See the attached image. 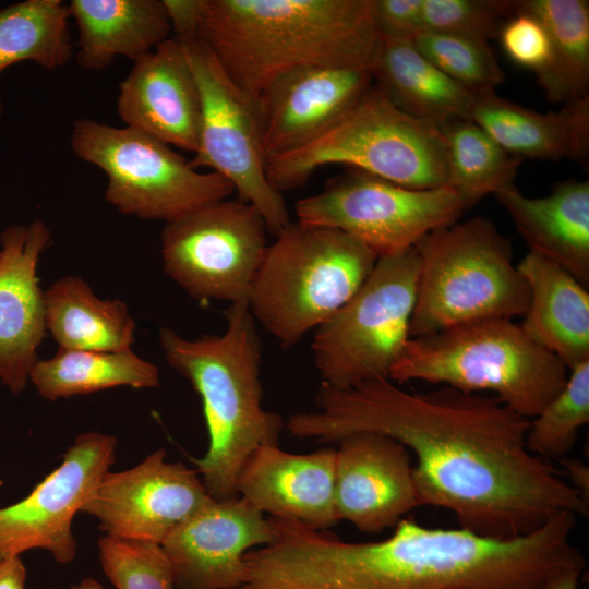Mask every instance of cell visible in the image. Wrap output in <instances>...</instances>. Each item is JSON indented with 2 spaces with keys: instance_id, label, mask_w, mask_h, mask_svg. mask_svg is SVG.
I'll return each mask as SVG.
<instances>
[{
  "instance_id": "cell-34",
  "label": "cell",
  "mask_w": 589,
  "mask_h": 589,
  "mask_svg": "<svg viewBox=\"0 0 589 589\" xmlns=\"http://www.w3.org/2000/svg\"><path fill=\"white\" fill-rule=\"evenodd\" d=\"M99 561L116 589H177L172 565L160 544L104 536Z\"/></svg>"
},
{
  "instance_id": "cell-17",
  "label": "cell",
  "mask_w": 589,
  "mask_h": 589,
  "mask_svg": "<svg viewBox=\"0 0 589 589\" xmlns=\"http://www.w3.org/2000/svg\"><path fill=\"white\" fill-rule=\"evenodd\" d=\"M336 449L335 508L338 520L359 531L394 528L418 506L410 452L388 436L362 432Z\"/></svg>"
},
{
  "instance_id": "cell-37",
  "label": "cell",
  "mask_w": 589,
  "mask_h": 589,
  "mask_svg": "<svg viewBox=\"0 0 589 589\" xmlns=\"http://www.w3.org/2000/svg\"><path fill=\"white\" fill-rule=\"evenodd\" d=\"M423 0H374V17L380 35L409 40L422 32Z\"/></svg>"
},
{
  "instance_id": "cell-12",
  "label": "cell",
  "mask_w": 589,
  "mask_h": 589,
  "mask_svg": "<svg viewBox=\"0 0 589 589\" xmlns=\"http://www.w3.org/2000/svg\"><path fill=\"white\" fill-rule=\"evenodd\" d=\"M469 209L452 188L409 189L362 170L330 179L296 203L297 221L341 230L378 257L402 252Z\"/></svg>"
},
{
  "instance_id": "cell-5",
  "label": "cell",
  "mask_w": 589,
  "mask_h": 589,
  "mask_svg": "<svg viewBox=\"0 0 589 589\" xmlns=\"http://www.w3.org/2000/svg\"><path fill=\"white\" fill-rule=\"evenodd\" d=\"M569 370L510 318L477 320L410 337L389 373L465 393L490 392L528 419L565 386Z\"/></svg>"
},
{
  "instance_id": "cell-4",
  "label": "cell",
  "mask_w": 589,
  "mask_h": 589,
  "mask_svg": "<svg viewBox=\"0 0 589 589\" xmlns=\"http://www.w3.org/2000/svg\"><path fill=\"white\" fill-rule=\"evenodd\" d=\"M226 330L187 339L168 327L159 342L168 364L184 376L202 400L207 450L192 458L209 496L238 497L240 471L253 452L279 444L283 418L262 405V344L248 303L230 304Z\"/></svg>"
},
{
  "instance_id": "cell-30",
  "label": "cell",
  "mask_w": 589,
  "mask_h": 589,
  "mask_svg": "<svg viewBox=\"0 0 589 589\" xmlns=\"http://www.w3.org/2000/svg\"><path fill=\"white\" fill-rule=\"evenodd\" d=\"M68 3L24 0L0 9V74L20 62L55 70L73 56ZM4 105L0 96V120Z\"/></svg>"
},
{
  "instance_id": "cell-40",
  "label": "cell",
  "mask_w": 589,
  "mask_h": 589,
  "mask_svg": "<svg viewBox=\"0 0 589 589\" xmlns=\"http://www.w3.org/2000/svg\"><path fill=\"white\" fill-rule=\"evenodd\" d=\"M584 570H569L552 579L544 589H577Z\"/></svg>"
},
{
  "instance_id": "cell-27",
  "label": "cell",
  "mask_w": 589,
  "mask_h": 589,
  "mask_svg": "<svg viewBox=\"0 0 589 589\" xmlns=\"http://www.w3.org/2000/svg\"><path fill=\"white\" fill-rule=\"evenodd\" d=\"M46 329L63 350L121 351L134 341L135 322L118 299H100L68 275L44 291Z\"/></svg>"
},
{
  "instance_id": "cell-2",
  "label": "cell",
  "mask_w": 589,
  "mask_h": 589,
  "mask_svg": "<svg viewBox=\"0 0 589 589\" xmlns=\"http://www.w3.org/2000/svg\"><path fill=\"white\" fill-rule=\"evenodd\" d=\"M562 512L528 534L492 538L402 518L387 538L349 542L321 532L300 562L298 589H544L586 560Z\"/></svg>"
},
{
  "instance_id": "cell-7",
  "label": "cell",
  "mask_w": 589,
  "mask_h": 589,
  "mask_svg": "<svg viewBox=\"0 0 589 589\" xmlns=\"http://www.w3.org/2000/svg\"><path fill=\"white\" fill-rule=\"evenodd\" d=\"M377 259L341 230L291 221L268 244L248 306L288 349L357 292Z\"/></svg>"
},
{
  "instance_id": "cell-29",
  "label": "cell",
  "mask_w": 589,
  "mask_h": 589,
  "mask_svg": "<svg viewBox=\"0 0 589 589\" xmlns=\"http://www.w3.org/2000/svg\"><path fill=\"white\" fill-rule=\"evenodd\" d=\"M512 9L534 16L548 32L552 62L539 82L548 99L564 104L589 96V2L515 0Z\"/></svg>"
},
{
  "instance_id": "cell-13",
  "label": "cell",
  "mask_w": 589,
  "mask_h": 589,
  "mask_svg": "<svg viewBox=\"0 0 589 589\" xmlns=\"http://www.w3.org/2000/svg\"><path fill=\"white\" fill-rule=\"evenodd\" d=\"M266 221L253 205L220 200L165 223V273L188 294L248 303L268 243Z\"/></svg>"
},
{
  "instance_id": "cell-8",
  "label": "cell",
  "mask_w": 589,
  "mask_h": 589,
  "mask_svg": "<svg viewBox=\"0 0 589 589\" xmlns=\"http://www.w3.org/2000/svg\"><path fill=\"white\" fill-rule=\"evenodd\" d=\"M418 279L409 336L491 317H522L526 279L495 225L473 217L435 229L416 244Z\"/></svg>"
},
{
  "instance_id": "cell-36",
  "label": "cell",
  "mask_w": 589,
  "mask_h": 589,
  "mask_svg": "<svg viewBox=\"0 0 589 589\" xmlns=\"http://www.w3.org/2000/svg\"><path fill=\"white\" fill-rule=\"evenodd\" d=\"M497 38L514 63L532 71L538 82L545 76L552 62V47L545 27L534 16L514 13Z\"/></svg>"
},
{
  "instance_id": "cell-38",
  "label": "cell",
  "mask_w": 589,
  "mask_h": 589,
  "mask_svg": "<svg viewBox=\"0 0 589 589\" xmlns=\"http://www.w3.org/2000/svg\"><path fill=\"white\" fill-rule=\"evenodd\" d=\"M567 482L578 492V494L588 502L589 500V468L584 460L579 458L565 457L560 460ZM565 477V478H566ZM589 503V502H588Z\"/></svg>"
},
{
  "instance_id": "cell-6",
  "label": "cell",
  "mask_w": 589,
  "mask_h": 589,
  "mask_svg": "<svg viewBox=\"0 0 589 589\" xmlns=\"http://www.w3.org/2000/svg\"><path fill=\"white\" fill-rule=\"evenodd\" d=\"M335 164L409 189L447 187L441 129L398 109L375 84L324 132L267 158L265 173L283 194L303 185L317 168Z\"/></svg>"
},
{
  "instance_id": "cell-14",
  "label": "cell",
  "mask_w": 589,
  "mask_h": 589,
  "mask_svg": "<svg viewBox=\"0 0 589 589\" xmlns=\"http://www.w3.org/2000/svg\"><path fill=\"white\" fill-rule=\"evenodd\" d=\"M117 440L100 432L79 434L60 465L21 501L0 507V561L41 549L62 564L76 555L75 515L116 459Z\"/></svg>"
},
{
  "instance_id": "cell-28",
  "label": "cell",
  "mask_w": 589,
  "mask_h": 589,
  "mask_svg": "<svg viewBox=\"0 0 589 589\" xmlns=\"http://www.w3.org/2000/svg\"><path fill=\"white\" fill-rule=\"evenodd\" d=\"M29 381L47 400L117 386L155 388L160 384L158 368L131 348L121 351L59 349L50 359L36 362Z\"/></svg>"
},
{
  "instance_id": "cell-1",
  "label": "cell",
  "mask_w": 589,
  "mask_h": 589,
  "mask_svg": "<svg viewBox=\"0 0 589 589\" xmlns=\"http://www.w3.org/2000/svg\"><path fill=\"white\" fill-rule=\"evenodd\" d=\"M315 404L285 422L292 436L329 444L370 432L398 441L416 458L418 506L452 512L460 528L513 538L562 512L588 514L564 473L527 447L530 419L493 395L445 385L412 393L383 378L347 388L321 383Z\"/></svg>"
},
{
  "instance_id": "cell-21",
  "label": "cell",
  "mask_w": 589,
  "mask_h": 589,
  "mask_svg": "<svg viewBox=\"0 0 589 589\" xmlns=\"http://www.w3.org/2000/svg\"><path fill=\"white\" fill-rule=\"evenodd\" d=\"M336 449L293 454L279 444L256 448L242 467L238 496L264 515L327 530L335 508Z\"/></svg>"
},
{
  "instance_id": "cell-24",
  "label": "cell",
  "mask_w": 589,
  "mask_h": 589,
  "mask_svg": "<svg viewBox=\"0 0 589 589\" xmlns=\"http://www.w3.org/2000/svg\"><path fill=\"white\" fill-rule=\"evenodd\" d=\"M529 304L520 326L568 369L589 361V292L570 274L529 251L517 265Z\"/></svg>"
},
{
  "instance_id": "cell-31",
  "label": "cell",
  "mask_w": 589,
  "mask_h": 589,
  "mask_svg": "<svg viewBox=\"0 0 589 589\" xmlns=\"http://www.w3.org/2000/svg\"><path fill=\"white\" fill-rule=\"evenodd\" d=\"M441 131L445 140L447 187L469 208L485 195L514 184L522 159L508 154L477 123L458 120Z\"/></svg>"
},
{
  "instance_id": "cell-16",
  "label": "cell",
  "mask_w": 589,
  "mask_h": 589,
  "mask_svg": "<svg viewBox=\"0 0 589 589\" xmlns=\"http://www.w3.org/2000/svg\"><path fill=\"white\" fill-rule=\"evenodd\" d=\"M271 517L242 497L212 500L161 543L177 589H233L244 576V555L274 541Z\"/></svg>"
},
{
  "instance_id": "cell-23",
  "label": "cell",
  "mask_w": 589,
  "mask_h": 589,
  "mask_svg": "<svg viewBox=\"0 0 589 589\" xmlns=\"http://www.w3.org/2000/svg\"><path fill=\"white\" fill-rule=\"evenodd\" d=\"M470 120L508 154L521 158L585 163L589 153V96L538 112L495 93L474 97Z\"/></svg>"
},
{
  "instance_id": "cell-15",
  "label": "cell",
  "mask_w": 589,
  "mask_h": 589,
  "mask_svg": "<svg viewBox=\"0 0 589 589\" xmlns=\"http://www.w3.org/2000/svg\"><path fill=\"white\" fill-rule=\"evenodd\" d=\"M212 500L195 470L158 449L130 469L108 471L81 512L106 536L161 545Z\"/></svg>"
},
{
  "instance_id": "cell-32",
  "label": "cell",
  "mask_w": 589,
  "mask_h": 589,
  "mask_svg": "<svg viewBox=\"0 0 589 589\" xmlns=\"http://www.w3.org/2000/svg\"><path fill=\"white\" fill-rule=\"evenodd\" d=\"M589 422V361L569 370L563 389L532 419L526 444L546 460H560L575 447L581 428Z\"/></svg>"
},
{
  "instance_id": "cell-41",
  "label": "cell",
  "mask_w": 589,
  "mask_h": 589,
  "mask_svg": "<svg viewBox=\"0 0 589 589\" xmlns=\"http://www.w3.org/2000/svg\"><path fill=\"white\" fill-rule=\"evenodd\" d=\"M74 589H101V588L94 580H87V581L82 582L80 586L75 587Z\"/></svg>"
},
{
  "instance_id": "cell-22",
  "label": "cell",
  "mask_w": 589,
  "mask_h": 589,
  "mask_svg": "<svg viewBox=\"0 0 589 589\" xmlns=\"http://www.w3.org/2000/svg\"><path fill=\"white\" fill-rule=\"evenodd\" d=\"M534 252L589 285V181L556 183L541 197L524 195L515 184L493 194Z\"/></svg>"
},
{
  "instance_id": "cell-11",
  "label": "cell",
  "mask_w": 589,
  "mask_h": 589,
  "mask_svg": "<svg viewBox=\"0 0 589 589\" xmlns=\"http://www.w3.org/2000/svg\"><path fill=\"white\" fill-rule=\"evenodd\" d=\"M173 36L184 48L201 98L199 143L190 166L228 180L238 199L256 207L276 236L291 220L283 194L266 178L256 99L231 80L195 32Z\"/></svg>"
},
{
  "instance_id": "cell-10",
  "label": "cell",
  "mask_w": 589,
  "mask_h": 589,
  "mask_svg": "<svg viewBox=\"0 0 589 589\" xmlns=\"http://www.w3.org/2000/svg\"><path fill=\"white\" fill-rule=\"evenodd\" d=\"M418 266L414 248L380 256L357 292L315 329L321 383L347 388L389 378L410 338Z\"/></svg>"
},
{
  "instance_id": "cell-9",
  "label": "cell",
  "mask_w": 589,
  "mask_h": 589,
  "mask_svg": "<svg viewBox=\"0 0 589 589\" xmlns=\"http://www.w3.org/2000/svg\"><path fill=\"white\" fill-rule=\"evenodd\" d=\"M70 145L106 175L105 200L124 215L167 223L235 192L217 172L192 168L168 144L128 127L81 118Z\"/></svg>"
},
{
  "instance_id": "cell-33",
  "label": "cell",
  "mask_w": 589,
  "mask_h": 589,
  "mask_svg": "<svg viewBox=\"0 0 589 589\" xmlns=\"http://www.w3.org/2000/svg\"><path fill=\"white\" fill-rule=\"evenodd\" d=\"M412 43L438 70L476 96L495 93L504 82L505 73L489 43L424 31Z\"/></svg>"
},
{
  "instance_id": "cell-3",
  "label": "cell",
  "mask_w": 589,
  "mask_h": 589,
  "mask_svg": "<svg viewBox=\"0 0 589 589\" xmlns=\"http://www.w3.org/2000/svg\"><path fill=\"white\" fill-rule=\"evenodd\" d=\"M194 32L255 99L296 69L369 70L380 40L374 0H195Z\"/></svg>"
},
{
  "instance_id": "cell-35",
  "label": "cell",
  "mask_w": 589,
  "mask_h": 589,
  "mask_svg": "<svg viewBox=\"0 0 589 589\" xmlns=\"http://www.w3.org/2000/svg\"><path fill=\"white\" fill-rule=\"evenodd\" d=\"M513 14L506 0H423L422 31L489 43Z\"/></svg>"
},
{
  "instance_id": "cell-19",
  "label": "cell",
  "mask_w": 589,
  "mask_h": 589,
  "mask_svg": "<svg viewBox=\"0 0 589 589\" xmlns=\"http://www.w3.org/2000/svg\"><path fill=\"white\" fill-rule=\"evenodd\" d=\"M117 113L125 127L195 153L201 98L184 48L173 35L133 62L119 84Z\"/></svg>"
},
{
  "instance_id": "cell-39",
  "label": "cell",
  "mask_w": 589,
  "mask_h": 589,
  "mask_svg": "<svg viewBox=\"0 0 589 589\" xmlns=\"http://www.w3.org/2000/svg\"><path fill=\"white\" fill-rule=\"evenodd\" d=\"M26 570L20 556L0 561V589H25Z\"/></svg>"
},
{
  "instance_id": "cell-25",
  "label": "cell",
  "mask_w": 589,
  "mask_h": 589,
  "mask_svg": "<svg viewBox=\"0 0 589 589\" xmlns=\"http://www.w3.org/2000/svg\"><path fill=\"white\" fill-rule=\"evenodd\" d=\"M70 19L79 29V65L88 71L109 67L117 57L133 62L172 35L164 0H72Z\"/></svg>"
},
{
  "instance_id": "cell-20",
  "label": "cell",
  "mask_w": 589,
  "mask_h": 589,
  "mask_svg": "<svg viewBox=\"0 0 589 589\" xmlns=\"http://www.w3.org/2000/svg\"><path fill=\"white\" fill-rule=\"evenodd\" d=\"M49 241L41 220L0 233V381L15 395L29 381L47 330L37 265Z\"/></svg>"
},
{
  "instance_id": "cell-26",
  "label": "cell",
  "mask_w": 589,
  "mask_h": 589,
  "mask_svg": "<svg viewBox=\"0 0 589 589\" xmlns=\"http://www.w3.org/2000/svg\"><path fill=\"white\" fill-rule=\"evenodd\" d=\"M369 70L385 96L418 120L438 129L470 120L476 95L438 70L412 41L380 35Z\"/></svg>"
},
{
  "instance_id": "cell-18",
  "label": "cell",
  "mask_w": 589,
  "mask_h": 589,
  "mask_svg": "<svg viewBox=\"0 0 589 589\" xmlns=\"http://www.w3.org/2000/svg\"><path fill=\"white\" fill-rule=\"evenodd\" d=\"M372 84L370 70L337 67L300 68L273 80L256 97L266 159L324 132Z\"/></svg>"
}]
</instances>
